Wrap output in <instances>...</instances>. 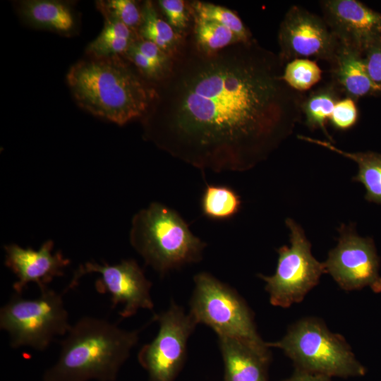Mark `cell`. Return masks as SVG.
Returning <instances> with one entry per match:
<instances>
[{
    "mask_svg": "<svg viewBox=\"0 0 381 381\" xmlns=\"http://www.w3.org/2000/svg\"><path fill=\"white\" fill-rule=\"evenodd\" d=\"M278 54L253 38L207 53L191 28L153 83L143 118L159 148L202 171H245L267 159L302 118L303 95L282 78Z\"/></svg>",
    "mask_w": 381,
    "mask_h": 381,
    "instance_id": "cell-1",
    "label": "cell"
},
{
    "mask_svg": "<svg viewBox=\"0 0 381 381\" xmlns=\"http://www.w3.org/2000/svg\"><path fill=\"white\" fill-rule=\"evenodd\" d=\"M126 61L121 56L92 57L77 62L66 75L81 108L119 126L143 118L156 97L154 84Z\"/></svg>",
    "mask_w": 381,
    "mask_h": 381,
    "instance_id": "cell-2",
    "label": "cell"
},
{
    "mask_svg": "<svg viewBox=\"0 0 381 381\" xmlns=\"http://www.w3.org/2000/svg\"><path fill=\"white\" fill-rule=\"evenodd\" d=\"M140 332L102 318H81L61 340L59 358L45 371L43 381H114Z\"/></svg>",
    "mask_w": 381,
    "mask_h": 381,
    "instance_id": "cell-3",
    "label": "cell"
},
{
    "mask_svg": "<svg viewBox=\"0 0 381 381\" xmlns=\"http://www.w3.org/2000/svg\"><path fill=\"white\" fill-rule=\"evenodd\" d=\"M129 239L145 264L161 276L200 262L207 246L176 211L159 202L133 216Z\"/></svg>",
    "mask_w": 381,
    "mask_h": 381,
    "instance_id": "cell-4",
    "label": "cell"
},
{
    "mask_svg": "<svg viewBox=\"0 0 381 381\" xmlns=\"http://www.w3.org/2000/svg\"><path fill=\"white\" fill-rule=\"evenodd\" d=\"M266 344L282 350L296 369L329 377H356L365 373L344 337L316 318L300 320L282 339Z\"/></svg>",
    "mask_w": 381,
    "mask_h": 381,
    "instance_id": "cell-5",
    "label": "cell"
},
{
    "mask_svg": "<svg viewBox=\"0 0 381 381\" xmlns=\"http://www.w3.org/2000/svg\"><path fill=\"white\" fill-rule=\"evenodd\" d=\"M71 326L62 294L49 288L31 299L16 293L0 309V328L8 333L13 349L44 351Z\"/></svg>",
    "mask_w": 381,
    "mask_h": 381,
    "instance_id": "cell-6",
    "label": "cell"
},
{
    "mask_svg": "<svg viewBox=\"0 0 381 381\" xmlns=\"http://www.w3.org/2000/svg\"><path fill=\"white\" fill-rule=\"evenodd\" d=\"M193 282L189 313L197 324L206 325L218 337L267 346L257 332L252 310L234 289L206 272L196 274Z\"/></svg>",
    "mask_w": 381,
    "mask_h": 381,
    "instance_id": "cell-7",
    "label": "cell"
},
{
    "mask_svg": "<svg viewBox=\"0 0 381 381\" xmlns=\"http://www.w3.org/2000/svg\"><path fill=\"white\" fill-rule=\"evenodd\" d=\"M286 224L290 231L291 245L277 249L274 274L258 275L265 282L271 304L281 308L301 302L327 273L324 262L313 255L311 244L301 226L290 218L286 219Z\"/></svg>",
    "mask_w": 381,
    "mask_h": 381,
    "instance_id": "cell-8",
    "label": "cell"
},
{
    "mask_svg": "<svg viewBox=\"0 0 381 381\" xmlns=\"http://www.w3.org/2000/svg\"><path fill=\"white\" fill-rule=\"evenodd\" d=\"M152 320L159 323L158 333L140 349L138 362L147 371L149 381H174L185 362L188 339L198 324L174 301Z\"/></svg>",
    "mask_w": 381,
    "mask_h": 381,
    "instance_id": "cell-9",
    "label": "cell"
},
{
    "mask_svg": "<svg viewBox=\"0 0 381 381\" xmlns=\"http://www.w3.org/2000/svg\"><path fill=\"white\" fill-rule=\"evenodd\" d=\"M90 273L99 274L95 289L99 294H109L112 308L123 306L119 313L122 318L134 315L140 309H153L152 283L135 260H123L114 265L87 262L75 270L66 290L76 286L82 277Z\"/></svg>",
    "mask_w": 381,
    "mask_h": 381,
    "instance_id": "cell-10",
    "label": "cell"
},
{
    "mask_svg": "<svg viewBox=\"0 0 381 381\" xmlns=\"http://www.w3.org/2000/svg\"><path fill=\"white\" fill-rule=\"evenodd\" d=\"M339 233L338 243L324 262L327 273L344 290L368 286L381 291L379 259L373 241L358 235L353 225L342 224Z\"/></svg>",
    "mask_w": 381,
    "mask_h": 381,
    "instance_id": "cell-11",
    "label": "cell"
},
{
    "mask_svg": "<svg viewBox=\"0 0 381 381\" xmlns=\"http://www.w3.org/2000/svg\"><path fill=\"white\" fill-rule=\"evenodd\" d=\"M278 54L285 65L296 59L314 57L329 64L339 41L322 17L294 5L286 13L278 31Z\"/></svg>",
    "mask_w": 381,
    "mask_h": 381,
    "instance_id": "cell-12",
    "label": "cell"
},
{
    "mask_svg": "<svg viewBox=\"0 0 381 381\" xmlns=\"http://www.w3.org/2000/svg\"><path fill=\"white\" fill-rule=\"evenodd\" d=\"M322 18L339 42L364 54L381 38V13L357 0H324Z\"/></svg>",
    "mask_w": 381,
    "mask_h": 381,
    "instance_id": "cell-13",
    "label": "cell"
},
{
    "mask_svg": "<svg viewBox=\"0 0 381 381\" xmlns=\"http://www.w3.org/2000/svg\"><path fill=\"white\" fill-rule=\"evenodd\" d=\"M53 248L52 240L46 241L38 250L16 243L4 246L5 265L17 277L13 284L16 293L22 294L29 283L36 284L42 291L55 277L64 274L70 260L61 251L53 253Z\"/></svg>",
    "mask_w": 381,
    "mask_h": 381,
    "instance_id": "cell-14",
    "label": "cell"
},
{
    "mask_svg": "<svg viewBox=\"0 0 381 381\" xmlns=\"http://www.w3.org/2000/svg\"><path fill=\"white\" fill-rule=\"evenodd\" d=\"M224 364V381H268L270 347L226 337H218Z\"/></svg>",
    "mask_w": 381,
    "mask_h": 381,
    "instance_id": "cell-15",
    "label": "cell"
},
{
    "mask_svg": "<svg viewBox=\"0 0 381 381\" xmlns=\"http://www.w3.org/2000/svg\"><path fill=\"white\" fill-rule=\"evenodd\" d=\"M330 64L332 81L345 97L355 101L366 96L381 94V89L371 80L364 54L339 42Z\"/></svg>",
    "mask_w": 381,
    "mask_h": 381,
    "instance_id": "cell-16",
    "label": "cell"
},
{
    "mask_svg": "<svg viewBox=\"0 0 381 381\" xmlns=\"http://www.w3.org/2000/svg\"><path fill=\"white\" fill-rule=\"evenodd\" d=\"M297 138L325 147L356 162L358 171L353 180L364 186L366 190L365 199L368 201L381 204V154L371 151L346 152L338 148L328 140H322L303 135H298Z\"/></svg>",
    "mask_w": 381,
    "mask_h": 381,
    "instance_id": "cell-17",
    "label": "cell"
},
{
    "mask_svg": "<svg viewBox=\"0 0 381 381\" xmlns=\"http://www.w3.org/2000/svg\"><path fill=\"white\" fill-rule=\"evenodd\" d=\"M97 6L104 16V28L100 34L87 46V52L93 58L123 56L138 37V33L103 8Z\"/></svg>",
    "mask_w": 381,
    "mask_h": 381,
    "instance_id": "cell-18",
    "label": "cell"
},
{
    "mask_svg": "<svg viewBox=\"0 0 381 381\" xmlns=\"http://www.w3.org/2000/svg\"><path fill=\"white\" fill-rule=\"evenodd\" d=\"M20 11L31 24L52 31L67 32L74 25V17L65 4L54 0H26L20 2Z\"/></svg>",
    "mask_w": 381,
    "mask_h": 381,
    "instance_id": "cell-19",
    "label": "cell"
},
{
    "mask_svg": "<svg viewBox=\"0 0 381 381\" xmlns=\"http://www.w3.org/2000/svg\"><path fill=\"white\" fill-rule=\"evenodd\" d=\"M123 56L152 83L160 81L167 75L171 62V56L139 35Z\"/></svg>",
    "mask_w": 381,
    "mask_h": 381,
    "instance_id": "cell-20",
    "label": "cell"
},
{
    "mask_svg": "<svg viewBox=\"0 0 381 381\" xmlns=\"http://www.w3.org/2000/svg\"><path fill=\"white\" fill-rule=\"evenodd\" d=\"M341 91L331 80L310 92L303 97L301 103L305 124L309 129L321 130L331 143L333 140L327 130L326 122L329 119L335 104L341 99Z\"/></svg>",
    "mask_w": 381,
    "mask_h": 381,
    "instance_id": "cell-21",
    "label": "cell"
},
{
    "mask_svg": "<svg viewBox=\"0 0 381 381\" xmlns=\"http://www.w3.org/2000/svg\"><path fill=\"white\" fill-rule=\"evenodd\" d=\"M141 8L143 18L138 30L139 36L153 42L171 56L183 35L179 34L167 20L162 18L152 1H145Z\"/></svg>",
    "mask_w": 381,
    "mask_h": 381,
    "instance_id": "cell-22",
    "label": "cell"
},
{
    "mask_svg": "<svg viewBox=\"0 0 381 381\" xmlns=\"http://www.w3.org/2000/svg\"><path fill=\"white\" fill-rule=\"evenodd\" d=\"M200 206L203 215L207 218L218 221L226 220L239 212L241 199L229 186L207 184L201 198Z\"/></svg>",
    "mask_w": 381,
    "mask_h": 381,
    "instance_id": "cell-23",
    "label": "cell"
},
{
    "mask_svg": "<svg viewBox=\"0 0 381 381\" xmlns=\"http://www.w3.org/2000/svg\"><path fill=\"white\" fill-rule=\"evenodd\" d=\"M192 20L193 40L197 47L205 52H215L242 42L230 29L217 22L199 18L193 15Z\"/></svg>",
    "mask_w": 381,
    "mask_h": 381,
    "instance_id": "cell-24",
    "label": "cell"
},
{
    "mask_svg": "<svg viewBox=\"0 0 381 381\" xmlns=\"http://www.w3.org/2000/svg\"><path fill=\"white\" fill-rule=\"evenodd\" d=\"M191 14L199 18L217 22L236 34L242 42L253 39L241 18L232 11L218 5L200 1L188 2Z\"/></svg>",
    "mask_w": 381,
    "mask_h": 381,
    "instance_id": "cell-25",
    "label": "cell"
},
{
    "mask_svg": "<svg viewBox=\"0 0 381 381\" xmlns=\"http://www.w3.org/2000/svg\"><path fill=\"white\" fill-rule=\"evenodd\" d=\"M322 73L315 61L296 59L285 64L282 78L289 87L303 92L315 85L322 79Z\"/></svg>",
    "mask_w": 381,
    "mask_h": 381,
    "instance_id": "cell-26",
    "label": "cell"
},
{
    "mask_svg": "<svg viewBox=\"0 0 381 381\" xmlns=\"http://www.w3.org/2000/svg\"><path fill=\"white\" fill-rule=\"evenodd\" d=\"M103 8L127 27L138 33L142 23V8L133 0H107L97 1Z\"/></svg>",
    "mask_w": 381,
    "mask_h": 381,
    "instance_id": "cell-27",
    "label": "cell"
},
{
    "mask_svg": "<svg viewBox=\"0 0 381 381\" xmlns=\"http://www.w3.org/2000/svg\"><path fill=\"white\" fill-rule=\"evenodd\" d=\"M157 4L167 22L179 34L183 35L188 31L191 16L188 3L183 0H159Z\"/></svg>",
    "mask_w": 381,
    "mask_h": 381,
    "instance_id": "cell-28",
    "label": "cell"
},
{
    "mask_svg": "<svg viewBox=\"0 0 381 381\" xmlns=\"http://www.w3.org/2000/svg\"><path fill=\"white\" fill-rule=\"evenodd\" d=\"M358 117L356 101L345 97L337 102L329 121L335 129L344 131L352 128L356 123Z\"/></svg>",
    "mask_w": 381,
    "mask_h": 381,
    "instance_id": "cell-29",
    "label": "cell"
},
{
    "mask_svg": "<svg viewBox=\"0 0 381 381\" xmlns=\"http://www.w3.org/2000/svg\"><path fill=\"white\" fill-rule=\"evenodd\" d=\"M364 58L371 80L381 89V38L365 50Z\"/></svg>",
    "mask_w": 381,
    "mask_h": 381,
    "instance_id": "cell-30",
    "label": "cell"
},
{
    "mask_svg": "<svg viewBox=\"0 0 381 381\" xmlns=\"http://www.w3.org/2000/svg\"><path fill=\"white\" fill-rule=\"evenodd\" d=\"M331 377L296 369L294 374L283 381H330Z\"/></svg>",
    "mask_w": 381,
    "mask_h": 381,
    "instance_id": "cell-31",
    "label": "cell"
}]
</instances>
